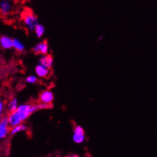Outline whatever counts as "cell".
<instances>
[{"mask_svg": "<svg viewBox=\"0 0 157 157\" xmlns=\"http://www.w3.org/2000/svg\"><path fill=\"white\" fill-rule=\"evenodd\" d=\"M39 64L51 70L53 64V57L49 54L45 55V56H41L40 59H39Z\"/></svg>", "mask_w": 157, "mask_h": 157, "instance_id": "10", "label": "cell"}, {"mask_svg": "<svg viewBox=\"0 0 157 157\" xmlns=\"http://www.w3.org/2000/svg\"><path fill=\"white\" fill-rule=\"evenodd\" d=\"M26 82L29 84H35L37 82V77L35 75H30V76H27Z\"/></svg>", "mask_w": 157, "mask_h": 157, "instance_id": "15", "label": "cell"}, {"mask_svg": "<svg viewBox=\"0 0 157 157\" xmlns=\"http://www.w3.org/2000/svg\"><path fill=\"white\" fill-rule=\"evenodd\" d=\"M13 48L18 52H23L25 50V46L19 39L13 38Z\"/></svg>", "mask_w": 157, "mask_h": 157, "instance_id": "12", "label": "cell"}, {"mask_svg": "<svg viewBox=\"0 0 157 157\" xmlns=\"http://www.w3.org/2000/svg\"><path fill=\"white\" fill-rule=\"evenodd\" d=\"M34 72H35L37 77L40 78H47L51 74V70L40 65V64L36 66L35 68H34Z\"/></svg>", "mask_w": 157, "mask_h": 157, "instance_id": "8", "label": "cell"}, {"mask_svg": "<svg viewBox=\"0 0 157 157\" xmlns=\"http://www.w3.org/2000/svg\"><path fill=\"white\" fill-rule=\"evenodd\" d=\"M18 106H19V105H18V99H17V98L14 97V98H11L9 102L6 104V110L9 113H12L15 111Z\"/></svg>", "mask_w": 157, "mask_h": 157, "instance_id": "11", "label": "cell"}, {"mask_svg": "<svg viewBox=\"0 0 157 157\" xmlns=\"http://www.w3.org/2000/svg\"><path fill=\"white\" fill-rule=\"evenodd\" d=\"M64 157H79L78 155H70V156H67Z\"/></svg>", "mask_w": 157, "mask_h": 157, "instance_id": "17", "label": "cell"}, {"mask_svg": "<svg viewBox=\"0 0 157 157\" xmlns=\"http://www.w3.org/2000/svg\"><path fill=\"white\" fill-rule=\"evenodd\" d=\"M53 99H54L53 92L52 91L48 90V89L41 92L39 95V101H40V103H43V104L51 105Z\"/></svg>", "mask_w": 157, "mask_h": 157, "instance_id": "5", "label": "cell"}, {"mask_svg": "<svg viewBox=\"0 0 157 157\" xmlns=\"http://www.w3.org/2000/svg\"><path fill=\"white\" fill-rule=\"evenodd\" d=\"M11 127L9 125L7 116L3 117L0 120V140H4L10 133Z\"/></svg>", "mask_w": 157, "mask_h": 157, "instance_id": "3", "label": "cell"}, {"mask_svg": "<svg viewBox=\"0 0 157 157\" xmlns=\"http://www.w3.org/2000/svg\"><path fill=\"white\" fill-rule=\"evenodd\" d=\"M34 33H35L36 37H38V38H40V37L44 35V34L45 32L44 26L42 24L38 23V24L35 26V28H34Z\"/></svg>", "mask_w": 157, "mask_h": 157, "instance_id": "14", "label": "cell"}, {"mask_svg": "<svg viewBox=\"0 0 157 157\" xmlns=\"http://www.w3.org/2000/svg\"><path fill=\"white\" fill-rule=\"evenodd\" d=\"M86 140L84 129L79 125H76L74 128L73 133V140L75 144H82Z\"/></svg>", "mask_w": 157, "mask_h": 157, "instance_id": "4", "label": "cell"}, {"mask_svg": "<svg viewBox=\"0 0 157 157\" xmlns=\"http://www.w3.org/2000/svg\"><path fill=\"white\" fill-rule=\"evenodd\" d=\"M6 109V105L5 104L4 101L2 99H0V120L3 117V114H4L5 110Z\"/></svg>", "mask_w": 157, "mask_h": 157, "instance_id": "16", "label": "cell"}, {"mask_svg": "<svg viewBox=\"0 0 157 157\" xmlns=\"http://www.w3.org/2000/svg\"><path fill=\"white\" fill-rule=\"evenodd\" d=\"M23 22L29 31H34L35 26L38 24V19L36 15L32 13H27L23 18Z\"/></svg>", "mask_w": 157, "mask_h": 157, "instance_id": "2", "label": "cell"}, {"mask_svg": "<svg viewBox=\"0 0 157 157\" xmlns=\"http://www.w3.org/2000/svg\"><path fill=\"white\" fill-rule=\"evenodd\" d=\"M49 107L50 105L40 102L38 104L28 103V104L19 105V106L15 111L9 113L7 115L9 125L11 128H13V127L21 124L34 112L39 110L46 109Z\"/></svg>", "mask_w": 157, "mask_h": 157, "instance_id": "1", "label": "cell"}, {"mask_svg": "<svg viewBox=\"0 0 157 157\" xmlns=\"http://www.w3.org/2000/svg\"><path fill=\"white\" fill-rule=\"evenodd\" d=\"M12 10V4L10 2L3 0L0 2V14L2 16H6Z\"/></svg>", "mask_w": 157, "mask_h": 157, "instance_id": "9", "label": "cell"}, {"mask_svg": "<svg viewBox=\"0 0 157 157\" xmlns=\"http://www.w3.org/2000/svg\"><path fill=\"white\" fill-rule=\"evenodd\" d=\"M27 130V126L25 124H21L18 125V126L13 127V128H11L10 131V134L12 136H15L17 133H20V132L25 131Z\"/></svg>", "mask_w": 157, "mask_h": 157, "instance_id": "13", "label": "cell"}, {"mask_svg": "<svg viewBox=\"0 0 157 157\" xmlns=\"http://www.w3.org/2000/svg\"><path fill=\"white\" fill-rule=\"evenodd\" d=\"M33 51L36 54H41L42 56L48 55L49 52V46H48V42L42 41L36 44L33 48Z\"/></svg>", "mask_w": 157, "mask_h": 157, "instance_id": "6", "label": "cell"}, {"mask_svg": "<svg viewBox=\"0 0 157 157\" xmlns=\"http://www.w3.org/2000/svg\"><path fill=\"white\" fill-rule=\"evenodd\" d=\"M0 46L5 50H9L13 48V39L6 35L0 37Z\"/></svg>", "mask_w": 157, "mask_h": 157, "instance_id": "7", "label": "cell"}]
</instances>
